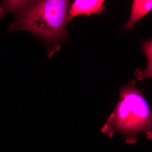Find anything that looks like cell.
Segmentation results:
<instances>
[{
	"label": "cell",
	"mask_w": 152,
	"mask_h": 152,
	"mask_svg": "<svg viewBox=\"0 0 152 152\" xmlns=\"http://www.w3.org/2000/svg\"><path fill=\"white\" fill-rule=\"evenodd\" d=\"M69 4L66 0L30 1L14 13L15 20L8 31L31 32L45 45L47 55L50 58L66 39Z\"/></svg>",
	"instance_id": "1"
},
{
	"label": "cell",
	"mask_w": 152,
	"mask_h": 152,
	"mask_svg": "<svg viewBox=\"0 0 152 152\" xmlns=\"http://www.w3.org/2000/svg\"><path fill=\"white\" fill-rule=\"evenodd\" d=\"M135 84L133 80L121 87L118 102L101 129L102 132L110 138L115 132L118 133L129 144H134L140 134L149 140L152 138L151 111Z\"/></svg>",
	"instance_id": "2"
},
{
	"label": "cell",
	"mask_w": 152,
	"mask_h": 152,
	"mask_svg": "<svg viewBox=\"0 0 152 152\" xmlns=\"http://www.w3.org/2000/svg\"><path fill=\"white\" fill-rule=\"evenodd\" d=\"M103 0H76L69 10L68 21L69 22L74 17L80 15H90L92 14H99L104 10Z\"/></svg>",
	"instance_id": "3"
},
{
	"label": "cell",
	"mask_w": 152,
	"mask_h": 152,
	"mask_svg": "<svg viewBox=\"0 0 152 152\" xmlns=\"http://www.w3.org/2000/svg\"><path fill=\"white\" fill-rule=\"evenodd\" d=\"M152 7L151 0H134L132 7L130 18L124 28L127 30L132 29L138 21L148 13Z\"/></svg>",
	"instance_id": "4"
},
{
	"label": "cell",
	"mask_w": 152,
	"mask_h": 152,
	"mask_svg": "<svg viewBox=\"0 0 152 152\" xmlns=\"http://www.w3.org/2000/svg\"><path fill=\"white\" fill-rule=\"evenodd\" d=\"M30 1H4L0 4V18L8 12L15 13L23 8Z\"/></svg>",
	"instance_id": "5"
}]
</instances>
